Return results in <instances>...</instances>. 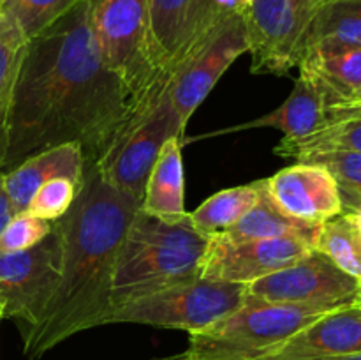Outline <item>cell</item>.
I'll list each match as a JSON object with an SVG mask.
<instances>
[{"mask_svg":"<svg viewBox=\"0 0 361 360\" xmlns=\"http://www.w3.org/2000/svg\"><path fill=\"white\" fill-rule=\"evenodd\" d=\"M353 215H355V221H356V224H358V229H360V233H361V205L358 208H356L355 212H351Z\"/></svg>","mask_w":361,"mask_h":360,"instance_id":"1f68e13d","label":"cell"},{"mask_svg":"<svg viewBox=\"0 0 361 360\" xmlns=\"http://www.w3.org/2000/svg\"><path fill=\"white\" fill-rule=\"evenodd\" d=\"M361 282L342 272L319 251L245 286V299L268 304L338 309L353 306Z\"/></svg>","mask_w":361,"mask_h":360,"instance_id":"8fae6325","label":"cell"},{"mask_svg":"<svg viewBox=\"0 0 361 360\" xmlns=\"http://www.w3.org/2000/svg\"><path fill=\"white\" fill-rule=\"evenodd\" d=\"M166 88L127 127L113 150L95 164L97 172L109 186L133 198L140 205L162 145L173 136L183 138L185 133V127L180 124Z\"/></svg>","mask_w":361,"mask_h":360,"instance_id":"ba28073f","label":"cell"},{"mask_svg":"<svg viewBox=\"0 0 361 360\" xmlns=\"http://www.w3.org/2000/svg\"><path fill=\"white\" fill-rule=\"evenodd\" d=\"M238 13L245 23L254 74L286 76L298 66L314 13L310 0H238Z\"/></svg>","mask_w":361,"mask_h":360,"instance_id":"30bf717a","label":"cell"},{"mask_svg":"<svg viewBox=\"0 0 361 360\" xmlns=\"http://www.w3.org/2000/svg\"><path fill=\"white\" fill-rule=\"evenodd\" d=\"M321 224L314 222L298 221L291 215L284 214L267 191V180L263 179L259 198L256 205L236 222L228 232L221 233V239L238 242V240H254V239H279V236H296V239L307 240L309 244H316L317 232Z\"/></svg>","mask_w":361,"mask_h":360,"instance_id":"ffe728a7","label":"cell"},{"mask_svg":"<svg viewBox=\"0 0 361 360\" xmlns=\"http://www.w3.org/2000/svg\"><path fill=\"white\" fill-rule=\"evenodd\" d=\"M296 67L330 113L361 106V48L316 46L300 56Z\"/></svg>","mask_w":361,"mask_h":360,"instance_id":"2e32d148","label":"cell"},{"mask_svg":"<svg viewBox=\"0 0 361 360\" xmlns=\"http://www.w3.org/2000/svg\"><path fill=\"white\" fill-rule=\"evenodd\" d=\"M159 360H175L173 356H166V359H159Z\"/></svg>","mask_w":361,"mask_h":360,"instance_id":"e575fe53","label":"cell"},{"mask_svg":"<svg viewBox=\"0 0 361 360\" xmlns=\"http://www.w3.org/2000/svg\"><path fill=\"white\" fill-rule=\"evenodd\" d=\"M88 13L102 64L122 81L133 104L155 101L173 69L152 32L148 0H88Z\"/></svg>","mask_w":361,"mask_h":360,"instance_id":"277c9868","label":"cell"},{"mask_svg":"<svg viewBox=\"0 0 361 360\" xmlns=\"http://www.w3.org/2000/svg\"><path fill=\"white\" fill-rule=\"evenodd\" d=\"M83 182H76L67 176L48 180L42 184L28 203V214L41 217L44 221H59L73 207Z\"/></svg>","mask_w":361,"mask_h":360,"instance_id":"83f0119b","label":"cell"},{"mask_svg":"<svg viewBox=\"0 0 361 360\" xmlns=\"http://www.w3.org/2000/svg\"><path fill=\"white\" fill-rule=\"evenodd\" d=\"M53 222L28 212L16 214L0 233V253H20L37 246L51 232Z\"/></svg>","mask_w":361,"mask_h":360,"instance_id":"f1b7e54d","label":"cell"},{"mask_svg":"<svg viewBox=\"0 0 361 360\" xmlns=\"http://www.w3.org/2000/svg\"><path fill=\"white\" fill-rule=\"evenodd\" d=\"M140 207L109 186L95 164L85 162L81 191L59 219L63 236L59 286L37 323L21 334L27 359H41L80 332L109 325L116 254Z\"/></svg>","mask_w":361,"mask_h":360,"instance_id":"7a4b0ae2","label":"cell"},{"mask_svg":"<svg viewBox=\"0 0 361 360\" xmlns=\"http://www.w3.org/2000/svg\"><path fill=\"white\" fill-rule=\"evenodd\" d=\"M83 175L85 159L80 145L62 143L25 159L16 168L4 173V182L16 215L27 212L34 194L48 180L67 176L76 182H83Z\"/></svg>","mask_w":361,"mask_h":360,"instance_id":"e0dca14e","label":"cell"},{"mask_svg":"<svg viewBox=\"0 0 361 360\" xmlns=\"http://www.w3.org/2000/svg\"><path fill=\"white\" fill-rule=\"evenodd\" d=\"M208 236L182 219H161L137 208L120 244L111 279V306L201 277Z\"/></svg>","mask_w":361,"mask_h":360,"instance_id":"3957f363","label":"cell"},{"mask_svg":"<svg viewBox=\"0 0 361 360\" xmlns=\"http://www.w3.org/2000/svg\"><path fill=\"white\" fill-rule=\"evenodd\" d=\"M261 187L263 180H256L245 186L219 191L214 196L204 200L196 210L190 212V224L208 239L228 232L256 205Z\"/></svg>","mask_w":361,"mask_h":360,"instance_id":"603a6c76","label":"cell"},{"mask_svg":"<svg viewBox=\"0 0 361 360\" xmlns=\"http://www.w3.org/2000/svg\"><path fill=\"white\" fill-rule=\"evenodd\" d=\"M281 157L296 159L317 152H358L361 154V106L331 113L321 129L300 140H284L274 148Z\"/></svg>","mask_w":361,"mask_h":360,"instance_id":"7402d4cb","label":"cell"},{"mask_svg":"<svg viewBox=\"0 0 361 360\" xmlns=\"http://www.w3.org/2000/svg\"><path fill=\"white\" fill-rule=\"evenodd\" d=\"M310 251H314L312 244L296 236L238 242L212 236L201 263V277L210 281L249 284L256 279L295 263Z\"/></svg>","mask_w":361,"mask_h":360,"instance_id":"7c38bea8","label":"cell"},{"mask_svg":"<svg viewBox=\"0 0 361 360\" xmlns=\"http://www.w3.org/2000/svg\"><path fill=\"white\" fill-rule=\"evenodd\" d=\"M316 46L361 48V0H323L314 9L303 34L302 55Z\"/></svg>","mask_w":361,"mask_h":360,"instance_id":"44dd1931","label":"cell"},{"mask_svg":"<svg viewBox=\"0 0 361 360\" xmlns=\"http://www.w3.org/2000/svg\"><path fill=\"white\" fill-rule=\"evenodd\" d=\"M355 306H356V307H360V309H361V284H360V289H358V293H356Z\"/></svg>","mask_w":361,"mask_h":360,"instance_id":"d6a6232c","label":"cell"},{"mask_svg":"<svg viewBox=\"0 0 361 360\" xmlns=\"http://www.w3.org/2000/svg\"><path fill=\"white\" fill-rule=\"evenodd\" d=\"M314 249L361 282V233L351 212L321 222Z\"/></svg>","mask_w":361,"mask_h":360,"instance_id":"d4e9b609","label":"cell"},{"mask_svg":"<svg viewBox=\"0 0 361 360\" xmlns=\"http://www.w3.org/2000/svg\"><path fill=\"white\" fill-rule=\"evenodd\" d=\"M335 309L268 304L243 299L242 306L201 332L189 334V346L175 360H257Z\"/></svg>","mask_w":361,"mask_h":360,"instance_id":"5b68a950","label":"cell"},{"mask_svg":"<svg viewBox=\"0 0 361 360\" xmlns=\"http://www.w3.org/2000/svg\"><path fill=\"white\" fill-rule=\"evenodd\" d=\"M81 0H0V34L28 42Z\"/></svg>","mask_w":361,"mask_h":360,"instance_id":"cb8c5ba5","label":"cell"},{"mask_svg":"<svg viewBox=\"0 0 361 360\" xmlns=\"http://www.w3.org/2000/svg\"><path fill=\"white\" fill-rule=\"evenodd\" d=\"M150 104L136 108L122 81L102 64L88 0H81L27 42L2 173L62 143L80 145L85 162L97 164Z\"/></svg>","mask_w":361,"mask_h":360,"instance_id":"6da1fadb","label":"cell"},{"mask_svg":"<svg viewBox=\"0 0 361 360\" xmlns=\"http://www.w3.org/2000/svg\"><path fill=\"white\" fill-rule=\"evenodd\" d=\"M4 320V316H2V307H0V321Z\"/></svg>","mask_w":361,"mask_h":360,"instance_id":"d590c367","label":"cell"},{"mask_svg":"<svg viewBox=\"0 0 361 360\" xmlns=\"http://www.w3.org/2000/svg\"><path fill=\"white\" fill-rule=\"evenodd\" d=\"M331 113L328 112L326 104L317 94L316 88L298 76L295 88H293L291 95L279 106L274 112L267 113V115L259 116L256 120L242 124V126H233L224 131H215L214 134H228L235 133V131L243 129H257V127H271V129H279L284 133V140H300L309 134L316 133L317 129L326 124Z\"/></svg>","mask_w":361,"mask_h":360,"instance_id":"ac0fdd59","label":"cell"},{"mask_svg":"<svg viewBox=\"0 0 361 360\" xmlns=\"http://www.w3.org/2000/svg\"><path fill=\"white\" fill-rule=\"evenodd\" d=\"M63 236L59 221L37 244L20 253H0L2 316L27 332L41 318L62 275Z\"/></svg>","mask_w":361,"mask_h":360,"instance_id":"52a82bcc","label":"cell"},{"mask_svg":"<svg viewBox=\"0 0 361 360\" xmlns=\"http://www.w3.org/2000/svg\"><path fill=\"white\" fill-rule=\"evenodd\" d=\"M25 48L27 42L14 41L0 34V172L6 161L11 106H13L14 87H16Z\"/></svg>","mask_w":361,"mask_h":360,"instance_id":"4316f807","label":"cell"},{"mask_svg":"<svg viewBox=\"0 0 361 360\" xmlns=\"http://www.w3.org/2000/svg\"><path fill=\"white\" fill-rule=\"evenodd\" d=\"M298 161L323 166L338 187L342 212H355L361 205V154L358 152H317Z\"/></svg>","mask_w":361,"mask_h":360,"instance_id":"484cf974","label":"cell"},{"mask_svg":"<svg viewBox=\"0 0 361 360\" xmlns=\"http://www.w3.org/2000/svg\"><path fill=\"white\" fill-rule=\"evenodd\" d=\"M14 217L13 205H11L9 194H7L6 182H4V173L0 172V233L7 226V222Z\"/></svg>","mask_w":361,"mask_h":360,"instance_id":"f546056e","label":"cell"},{"mask_svg":"<svg viewBox=\"0 0 361 360\" xmlns=\"http://www.w3.org/2000/svg\"><path fill=\"white\" fill-rule=\"evenodd\" d=\"M245 286L203 277L190 279L116 307L109 323L150 325L194 334L238 309L245 299Z\"/></svg>","mask_w":361,"mask_h":360,"instance_id":"8992f818","label":"cell"},{"mask_svg":"<svg viewBox=\"0 0 361 360\" xmlns=\"http://www.w3.org/2000/svg\"><path fill=\"white\" fill-rule=\"evenodd\" d=\"M243 53H249V39L243 18L235 13L201 37L173 67L166 92L182 127H187L222 74Z\"/></svg>","mask_w":361,"mask_h":360,"instance_id":"9c48e42d","label":"cell"},{"mask_svg":"<svg viewBox=\"0 0 361 360\" xmlns=\"http://www.w3.org/2000/svg\"><path fill=\"white\" fill-rule=\"evenodd\" d=\"M310 360H361V353H358V355H341V356H323V359H310Z\"/></svg>","mask_w":361,"mask_h":360,"instance_id":"4dcf8cb0","label":"cell"},{"mask_svg":"<svg viewBox=\"0 0 361 360\" xmlns=\"http://www.w3.org/2000/svg\"><path fill=\"white\" fill-rule=\"evenodd\" d=\"M361 353V309L338 307L317 318L257 360H310Z\"/></svg>","mask_w":361,"mask_h":360,"instance_id":"9a60e30c","label":"cell"},{"mask_svg":"<svg viewBox=\"0 0 361 360\" xmlns=\"http://www.w3.org/2000/svg\"><path fill=\"white\" fill-rule=\"evenodd\" d=\"M321 2H323V0H310V4H312V7H314V9H316V7L319 6Z\"/></svg>","mask_w":361,"mask_h":360,"instance_id":"836d02e7","label":"cell"},{"mask_svg":"<svg viewBox=\"0 0 361 360\" xmlns=\"http://www.w3.org/2000/svg\"><path fill=\"white\" fill-rule=\"evenodd\" d=\"M148 13L155 41L173 69L212 28L238 13V0H148Z\"/></svg>","mask_w":361,"mask_h":360,"instance_id":"4fadbf2b","label":"cell"},{"mask_svg":"<svg viewBox=\"0 0 361 360\" xmlns=\"http://www.w3.org/2000/svg\"><path fill=\"white\" fill-rule=\"evenodd\" d=\"M264 180L274 203L298 221L321 224L342 212L337 184L323 166L296 161Z\"/></svg>","mask_w":361,"mask_h":360,"instance_id":"5bb4252c","label":"cell"},{"mask_svg":"<svg viewBox=\"0 0 361 360\" xmlns=\"http://www.w3.org/2000/svg\"><path fill=\"white\" fill-rule=\"evenodd\" d=\"M141 210L161 219H182L185 210L182 138L173 136L162 145L145 187Z\"/></svg>","mask_w":361,"mask_h":360,"instance_id":"d6986e66","label":"cell"}]
</instances>
